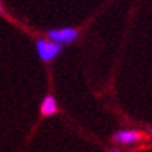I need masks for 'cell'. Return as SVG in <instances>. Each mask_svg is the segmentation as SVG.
<instances>
[{"label": "cell", "mask_w": 152, "mask_h": 152, "mask_svg": "<svg viewBox=\"0 0 152 152\" xmlns=\"http://www.w3.org/2000/svg\"><path fill=\"white\" fill-rule=\"evenodd\" d=\"M36 47H37V53H39L40 59L45 61V62L53 61L62 50L61 44L53 42V40H47V39H39Z\"/></svg>", "instance_id": "1"}, {"label": "cell", "mask_w": 152, "mask_h": 152, "mask_svg": "<svg viewBox=\"0 0 152 152\" xmlns=\"http://www.w3.org/2000/svg\"><path fill=\"white\" fill-rule=\"evenodd\" d=\"M48 37L53 42H58L61 45L72 44L73 40L78 39V31L73 28H59V30H51L48 33Z\"/></svg>", "instance_id": "2"}, {"label": "cell", "mask_w": 152, "mask_h": 152, "mask_svg": "<svg viewBox=\"0 0 152 152\" xmlns=\"http://www.w3.org/2000/svg\"><path fill=\"white\" fill-rule=\"evenodd\" d=\"M143 138L141 132H137V130H120L113 135V140L120 144H135Z\"/></svg>", "instance_id": "3"}, {"label": "cell", "mask_w": 152, "mask_h": 152, "mask_svg": "<svg viewBox=\"0 0 152 152\" xmlns=\"http://www.w3.org/2000/svg\"><path fill=\"white\" fill-rule=\"evenodd\" d=\"M40 112L45 116H50V115H54L58 112V104H56V99H54L53 95H48L44 98L42 101V106H40Z\"/></svg>", "instance_id": "4"}, {"label": "cell", "mask_w": 152, "mask_h": 152, "mask_svg": "<svg viewBox=\"0 0 152 152\" xmlns=\"http://www.w3.org/2000/svg\"><path fill=\"white\" fill-rule=\"evenodd\" d=\"M109 152H121L118 148H112V149H109Z\"/></svg>", "instance_id": "5"}]
</instances>
